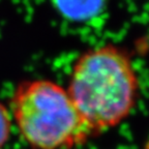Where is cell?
Returning <instances> with one entry per match:
<instances>
[{"instance_id": "277c9868", "label": "cell", "mask_w": 149, "mask_h": 149, "mask_svg": "<svg viewBox=\"0 0 149 149\" xmlns=\"http://www.w3.org/2000/svg\"><path fill=\"white\" fill-rule=\"evenodd\" d=\"M13 128V119L9 110L0 102V149L8 142Z\"/></svg>"}, {"instance_id": "6da1fadb", "label": "cell", "mask_w": 149, "mask_h": 149, "mask_svg": "<svg viewBox=\"0 0 149 149\" xmlns=\"http://www.w3.org/2000/svg\"><path fill=\"white\" fill-rule=\"evenodd\" d=\"M92 136L113 128L133 111L139 80L124 50L104 45L82 54L66 88Z\"/></svg>"}, {"instance_id": "3957f363", "label": "cell", "mask_w": 149, "mask_h": 149, "mask_svg": "<svg viewBox=\"0 0 149 149\" xmlns=\"http://www.w3.org/2000/svg\"><path fill=\"white\" fill-rule=\"evenodd\" d=\"M50 2L63 19L85 23L105 12L109 0H50Z\"/></svg>"}, {"instance_id": "7a4b0ae2", "label": "cell", "mask_w": 149, "mask_h": 149, "mask_svg": "<svg viewBox=\"0 0 149 149\" xmlns=\"http://www.w3.org/2000/svg\"><path fill=\"white\" fill-rule=\"evenodd\" d=\"M9 112L31 149H72L92 137L66 88L51 80L19 84Z\"/></svg>"}]
</instances>
